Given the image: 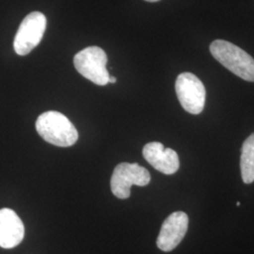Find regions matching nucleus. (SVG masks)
<instances>
[{
	"mask_svg": "<svg viewBox=\"0 0 254 254\" xmlns=\"http://www.w3.org/2000/svg\"><path fill=\"white\" fill-rule=\"evenodd\" d=\"M36 130L46 142L58 147H70L78 139L72 122L58 111H46L36 121Z\"/></svg>",
	"mask_w": 254,
	"mask_h": 254,
	"instance_id": "1",
	"label": "nucleus"
},
{
	"mask_svg": "<svg viewBox=\"0 0 254 254\" xmlns=\"http://www.w3.org/2000/svg\"><path fill=\"white\" fill-rule=\"evenodd\" d=\"M212 56L229 71L246 81L254 82V59L236 45L216 40L210 45Z\"/></svg>",
	"mask_w": 254,
	"mask_h": 254,
	"instance_id": "2",
	"label": "nucleus"
},
{
	"mask_svg": "<svg viewBox=\"0 0 254 254\" xmlns=\"http://www.w3.org/2000/svg\"><path fill=\"white\" fill-rule=\"evenodd\" d=\"M107 64L108 56L98 46L87 47L73 58V65L76 71L85 78L99 86H106L109 83Z\"/></svg>",
	"mask_w": 254,
	"mask_h": 254,
	"instance_id": "3",
	"label": "nucleus"
},
{
	"mask_svg": "<svg viewBox=\"0 0 254 254\" xmlns=\"http://www.w3.org/2000/svg\"><path fill=\"white\" fill-rule=\"evenodd\" d=\"M151 181V175L145 168L137 163L119 164L112 173L110 188L112 193L122 200L130 197L131 187H145Z\"/></svg>",
	"mask_w": 254,
	"mask_h": 254,
	"instance_id": "4",
	"label": "nucleus"
},
{
	"mask_svg": "<svg viewBox=\"0 0 254 254\" xmlns=\"http://www.w3.org/2000/svg\"><path fill=\"white\" fill-rule=\"evenodd\" d=\"M175 91L183 109L198 115L203 110L206 91L202 82L193 73H182L175 82Z\"/></svg>",
	"mask_w": 254,
	"mask_h": 254,
	"instance_id": "5",
	"label": "nucleus"
},
{
	"mask_svg": "<svg viewBox=\"0 0 254 254\" xmlns=\"http://www.w3.org/2000/svg\"><path fill=\"white\" fill-rule=\"evenodd\" d=\"M46 23L45 14L39 11H33L25 17L13 41L16 54H29L41 43L46 31Z\"/></svg>",
	"mask_w": 254,
	"mask_h": 254,
	"instance_id": "6",
	"label": "nucleus"
},
{
	"mask_svg": "<svg viewBox=\"0 0 254 254\" xmlns=\"http://www.w3.org/2000/svg\"><path fill=\"white\" fill-rule=\"evenodd\" d=\"M189 228V217L185 212L177 211L165 219L156 240L157 247L166 253L179 245Z\"/></svg>",
	"mask_w": 254,
	"mask_h": 254,
	"instance_id": "7",
	"label": "nucleus"
},
{
	"mask_svg": "<svg viewBox=\"0 0 254 254\" xmlns=\"http://www.w3.org/2000/svg\"><path fill=\"white\" fill-rule=\"evenodd\" d=\"M142 154L146 161L160 173L171 175L179 170L180 161L177 153L171 148H165L160 142L147 143Z\"/></svg>",
	"mask_w": 254,
	"mask_h": 254,
	"instance_id": "8",
	"label": "nucleus"
},
{
	"mask_svg": "<svg viewBox=\"0 0 254 254\" xmlns=\"http://www.w3.org/2000/svg\"><path fill=\"white\" fill-rule=\"evenodd\" d=\"M25 226L17 214L9 208L0 209V247L12 249L24 239Z\"/></svg>",
	"mask_w": 254,
	"mask_h": 254,
	"instance_id": "9",
	"label": "nucleus"
},
{
	"mask_svg": "<svg viewBox=\"0 0 254 254\" xmlns=\"http://www.w3.org/2000/svg\"><path fill=\"white\" fill-rule=\"evenodd\" d=\"M240 169L242 180L245 184L254 182V133L249 136L241 150Z\"/></svg>",
	"mask_w": 254,
	"mask_h": 254,
	"instance_id": "10",
	"label": "nucleus"
},
{
	"mask_svg": "<svg viewBox=\"0 0 254 254\" xmlns=\"http://www.w3.org/2000/svg\"><path fill=\"white\" fill-rule=\"evenodd\" d=\"M116 82H117V78H116L115 76L109 75V83H112V84H114V83H116Z\"/></svg>",
	"mask_w": 254,
	"mask_h": 254,
	"instance_id": "11",
	"label": "nucleus"
},
{
	"mask_svg": "<svg viewBox=\"0 0 254 254\" xmlns=\"http://www.w3.org/2000/svg\"><path fill=\"white\" fill-rule=\"evenodd\" d=\"M145 1H148V2H157V1H160V0H145Z\"/></svg>",
	"mask_w": 254,
	"mask_h": 254,
	"instance_id": "12",
	"label": "nucleus"
},
{
	"mask_svg": "<svg viewBox=\"0 0 254 254\" xmlns=\"http://www.w3.org/2000/svg\"><path fill=\"white\" fill-rule=\"evenodd\" d=\"M240 204H241V203H240V201H237V202H236V206H237V207H239V206H240Z\"/></svg>",
	"mask_w": 254,
	"mask_h": 254,
	"instance_id": "13",
	"label": "nucleus"
}]
</instances>
